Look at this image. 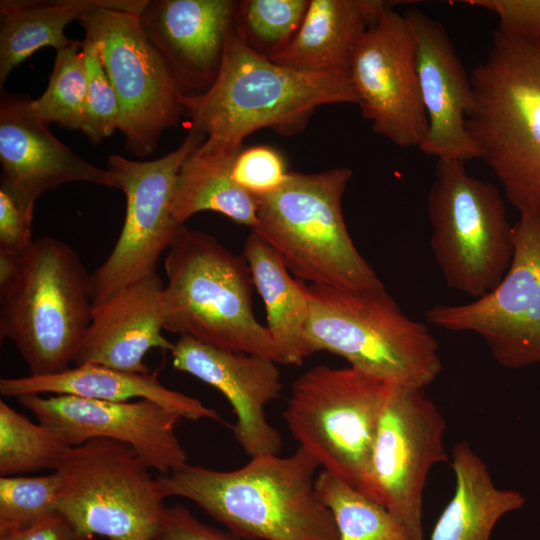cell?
I'll return each mask as SVG.
<instances>
[{
    "instance_id": "1",
    "label": "cell",
    "mask_w": 540,
    "mask_h": 540,
    "mask_svg": "<svg viewBox=\"0 0 540 540\" xmlns=\"http://www.w3.org/2000/svg\"><path fill=\"white\" fill-rule=\"evenodd\" d=\"M318 462L303 448L281 457L251 458L219 471L189 465L156 477L163 497L199 506L248 540H338L330 510L315 489Z\"/></svg>"
},
{
    "instance_id": "2",
    "label": "cell",
    "mask_w": 540,
    "mask_h": 540,
    "mask_svg": "<svg viewBox=\"0 0 540 540\" xmlns=\"http://www.w3.org/2000/svg\"><path fill=\"white\" fill-rule=\"evenodd\" d=\"M182 103L192 127L206 137L201 151L235 155L243 139L259 129L300 131L317 107L357 104V96L350 75L278 65L249 47L233 24L215 83L204 95Z\"/></svg>"
},
{
    "instance_id": "3",
    "label": "cell",
    "mask_w": 540,
    "mask_h": 540,
    "mask_svg": "<svg viewBox=\"0 0 540 540\" xmlns=\"http://www.w3.org/2000/svg\"><path fill=\"white\" fill-rule=\"evenodd\" d=\"M92 313L91 275L69 244L47 236L18 256L0 255V337L29 375L70 368Z\"/></svg>"
},
{
    "instance_id": "4",
    "label": "cell",
    "mask_w": 540,
    "mask_h": 540,
    "mask_svg": "<svg viewBox=\"0 0 540 540\" xmlns=\"http://www.w3.org/2000/svg\"><path fill=\"white\" fill-rule=\"evenodd\" d=\"M470 79L466 125L480 158L520 213L540 211V42L497 30Z\"/></svg>"
},
{
    "instance_id": "5",
    "label": "cell",
    "mask_w": 540,
    "mask_h": 540,
    "mask_svg": "<svg viewBox=\"0 0 540 540\" xmlns=\"http://www.w3.org/2000/svg\"><path fill=\"white\" fill-rule=\"evenodd\" d=\"M164 266V330L281 363L268 329L254 314L253 283L243 255L210 234L181 225Z\"/></svg>"
},
{
    "instance_id": "6",
    "label": "cell",
    "mask_w": 540,
    "mask_h": 540,
    "mask_svg": "<svg viewBox=\"0 0 540 540\" xmlns=\"http://www.w3.org/2000/svg\"><path fill=\"white\" fill-rule=\"evenodd\" d=\"M352 176L346 167L289 172L276 191L255 197L258 223L252 231L300 281L356 293L386 291L345 224L342 197Z\"/></svg>"
},
{
    "instance_id": "7",
    "label": "cell",
    "mask_w": 540,
    "mask_h": 540,
    "mask_svg": "<svg viewBox=\"0 0 540 540\" xmlns=\"http://www.w3.org/2000/svg\"><path fill=\"white\" fill-rule=\"evenodd\" d=\"M306 339L312 354L328 351L351 367L392 384L425 389L442 371L437 340L409 318L387 290L356 293L307 285Z\"/></svg>"
},
{
    "instance_id": "8",
    "label": "cell",
    "mask_w": 540,
    "mask_h": 540,
    "mask_svg": "<svg viewBox=\"0 0 540 540\" xmlns=\"http://www.w3.org/2000/svg\"><path fill=\"white\" fill-rule=\"evenodd\" d=\"M427 210L430 247L446 286L472 300L492 291L514 254L500 190L471 176L464 162L437 159Z\"/></svg>"
},
{
    "instance_id": "9",
    "label": "cell",
    "mask_w": 540,
    "mask_h": 540,
    "mask_svg": "<svg viewBox=\"0 0 540 540\" xmlns=\"http://www.w3.org/2000/svg\"><path fill=\"white\" fill-rule=\"evenodd\" d=\"M396 386L351 366L318 365L293 382L283 417L299 447L359 491Z\"/></svg>"
},
{
    "instance_id": "10",
    "label": "cell",
    "mask_w": 540,
    "mask_h": 540,
    "mask_svg": "<svg viewBox=\"0 0 540 540\" xmlns=\"http://www.w3.org/2000/svg\"><path fill=\"white\" fill-rule=\"evenodd\" d=\"M129 445L95 438L71 446L57 466V511L79 539L151 540L166 509L156 478Z\"/></svg>"
},
{
    "instance_id": "11",
    "label": "cell",
    "mask_w": 540,
    "mask_h": 540,
    "mask_svg": "<svg viewBox=\"0 0 540 540\" xmlns=\"http://www.w3.org/2000/svg\"><path fill=\"white\" fill-rule=\"evenodd\" d=\"M191 128L182 143L150 161L112 154L107 170L116 178L126 199L120 235L106 260L91 274L93 307L120 289L156 272L179 227L172 217V199L179 170L188 156L205 141Z\"/></svg>"
},
{
    "instance_id": "12",
    "label": "cell",
    "mask_w": 540,
    "mask_h": 540,
    "mask_svg": "<svg viewBox=\"0 0 540 540\" xmlns=\"http://www.w3.org/2000/svg\"><path fill=\"white\" fill-rule=\"evenodd\" d=\"M78 21L85 35L98 44L118 99V130L127 150L139 157L152 154L162 133L178 122L184 106L139 15L100 7L87 11Z\"/></svg>"
},
{
    "instance_id": "13",
    "label": "cell",
    "mask_w": 540,
    "mask_h": 540,
    "mask_svg": "<svg viewBox=\"0 0 540 540\" xmlns=\"http://www.w3.org/2000/svg\"><path fill=\"white\" fill-rule=\"evenodd\" d=\"M513 237L511 264L492 291L467 303L432 306L425 318L479 335L498 364L518 369L540 364V211L520 213Z\"/></svg>"
},
{
    "instance_id": "14",
    "label": "cell",
    "mask_w": 540,
    "mask_h": 540,
    "mask_svg": "<svg viewBox=\"0 0 540 540\" xmlns=\"http://www.w3.org/2000/svg\"><path fill=\"white\" fill-rule=\"evenodd\" d=\"M446 422L424 389L396 386L381 414L368 469L359 490L424 540L423 492L430 470L449 462Z\"/></svg>"
},
{
    "instance_id": "15",
    "label": "cell",
    "mask_w": 540,
    "mask_h": 540,
    "mask_svg": "<svg viewBox=\"0 0 540 540\" xmlns=\"http://www.w3.org/2000/svg\"><path fill=\"white\" fill-rule=\"evenodd\" d=\"M350 79L372 130L401 148L421 145L428 131L416 68V42L404 14L386 8L362 37Z\"/></svg>"
},
{
    "instance_id": "16",
    "label": "cell",
    "mask_w": 540,
    "mask_h": 540,
    "mask_svg": "<svg viewBox=\"0 0 540 540\" xmlns=\"http://www.w3.org/2000/svg\"><path fill=\"white\" fill-rule=\"evenodd\" d=\"M16 400L70 446L95 438L116 440L131 446L161 475L187 464V453L176 434L181 417L151 400L111 402L36 394Z\"/></svg>"
},
{
    "instance_id": "17",
    "label": "cell",
    "mask_w": 540,
    "mask_h": 540,
    "mask_svg": "<svg viewBox=\"0 0 540 540\" xmlns=\"http://www.w3.org/2000/svg\"><path fill=\"white\" fill-rule=\"evenodd\" d=\"M29 96L1 89L0 186L30 213L47 191L71 182L118 188L115 176L94 166L60 142L34 111Z\"/></svg>"
},
{
    "instance_id": "18",
    "label": "cell",
    "mask_w": 540,
    "mask_h": 540,
    "mask_svg": "<svg viewBox=\"0 0 540 540\" xmlns=\"http://www.w3.org/2000/svg\"><path fill=\"white\" fill-rule=\"evenodd\" d=\"M174 369L220 391L236 417L237 443L251 458L279 455L282 438L266 418V405L282 390L277 362L258 355L219 349L180 336L171 351Z\"/></svg>"
},
{
    "instance_id": "19",
    "label": "cell",
    "mask_w": 540,
    "mask_h": 540,
    "mask_svg": "<svg viewBox=\"0 0 540 540\" xmlns=\"http://www.w3.org/2000/svg\"><path fill=\"white\" fill-rule=\"evenodd\" d=\"M238 5L234 0L147 1L140 23L182 99L202 96L215 83Z\"/></svg>"
},
{
    "instance_id": "20",
    "label": "cell",
    "mask_w": 540,
    "mask_h": 540,
    "mask_svg": "<svg viewBox=\"0 0 540 540\" xmlns=\"http://www.w3.org/2000/svg\"><path fill=\"white\" fill-rule=\"evenodd\" d=\"M416 42V68L428 131L419 149L437 159L465 162L480 158L466 125L473 90L443 25L418 9L403 13Z\"/></svg>"
},
{
    "instance_id": "21",
    "label": "cell",
    "mask_w": 540,
    "mask_h": 540,
    "mask_svg": "<svg viewBox=\"0 0 540 540\" xmlns=\"http://www.w3.org/2000/svg\"><path fill=\"white\" fill-rule=\"evenodd\" d=\"M164 284L157 273L142 278L93 307L74 365L95 364L147 373L144 357L154 348L172 351L163 335Z\"/></svg>"
},
{
    "instance_id": "22",
    "label": "cell",
    "mask_w": 540,
    "mask_h": 540,
    "mask_svg": "<svg viewBox=\"0 0 540 540\" xmlns=\"http://www.w3.org/2000/svg\"><path fill=\"white\" fill-rule=\"evenodd\" d=\"M391 5L382 0H310L291 41L269 59L300 72L349 75L362 37Z\"/></svg>"
},
{
    "instance_id": "23",
    "label": "cell",
    "mask_w": 540,
    "mask_h": 540,
    "mask_svg": "<svg viewBox=\"0 0 540 540\" xmlns=\"http://www.w3.org/2000/svg\"><path fill=\"white\" fill-rule=\"evenodd\" d=\"M0 393L15 398L50 393L111 402L147 399L181 418L221 420L197 398L165 387L156 372L134 373L95 364L76 365L47 376L1 378Z\"/></svg>"
},
{
    "instance_id": "24",
    "label": "cell",
    "mask_w": 540,
    "mask_h": 540,
    "mask_svg": "<svg viewBox=\"0 0 540 540\" xmlns=\"http://www.w3.org/2000/svg\"><path fill=\"white\" fill-rule=\"evenodd\" d=\"M148 0H1L0 87L7 77L36 51L53 47L56 52L75 40L64 29L87 11L110 8L140 15Z\"/></svg>"
},
{
    "instance_id": "25",
    "label": "cell",
    "mask_w": 540,
    "mask_h": 540,
    "mask_svg": "<svg viewBox=\"0 0 540 540\" xmlns=\"http://www.w3.org/2000/svg\"><path fill=\"white\" fill-rule=\"evenodd\" d=\"M252 283L266 311L281 364L300 365L311 356L306 339L310 300L307 284L292 278L278 253L254 231L243 247Z\"/></svg>"
},
{
    "instance_id": "26",
    "label": "cell",
    "mask_w": 540,
    "mask_h": 540,
    "mask_svg": "<svg viewBox=\"0 0 540 540\" xmlns=\"http://www.w3.org/2000/svg\"><path fill=\"white\" fill-rule=\"evenodd\" d=\"M451 465L455 490L434 525L431 540H490L499 519L523 507L525 497L498 488L487 465L465 441L453 447Z\"/></svg>"
},
{
    "instance_id": "27",
    "label": "cell",
    "mask_w": 540,
    "mask_h": 540,
    "mask_svg": "<svg viewBox=\"0 0 540 540\" xmlns=\"http://www.w3.org/2000/svg\"><path fill=\"white\" fill-rule=\"evenodd\" d=\"M235 155L210 154L196 149L177 175L172 217L179 225L202 211L220 213L251 229L258 223V203L232 178Z\"/></svg>"
},
{
    "instance_id": "28",
    "label": "cell",
    "mask_w": 540,
    "mask_h": 540,
    "mask_svg": "<svg viewBox=\"0 0 540 540\" xmlns=\"http://www.w3.org/2000/svg\"><path fill=\"white\" fill-rule=\"evenodd\" d=\"M315 489L333 516L338 540H414L384 506L331 473L319 472Z\"/></svg>"
},
{
    "instance_id": "29",
    "label": "cell",
    "mask_w": 540,
    "mask_h": 540,
    "mask_svg": "<svg viewBox=\"0 0 540 540\" xmlns=\"http://www.w3.org/2000/svg\"><path fill=\"white\" fill-rule=\"evenodd\" d=\"M70 447L54 429L0 400V477L55 471Z\"/></svg>"
},
{
    "instance_id": "30",
    "label": "cell",
    "mask_w": 540,
    "mask_h": 540,
    "mask_svg": "<svg viewBox=\"0 0 540 540\" xmlns=\"http://www.w3.org/2000/svg\"><path fill=\"white\" fill-rule=\"evenodd\" d=\"M87 91L82 42L74 41L56 54L43 94L32 100L35 113L47 123L81 130Z\"/></svg>"
},
{
    "instance_id": "31",
    "label": "cell",
    "mask_w": 540,
    "mask_h": 540,
    "mask_svg": "<svg viewBox=\"0 0 540 540\" xmlns=\"http://www.w3.org/2000/svg\"><path fill=\"white\" fill-rule=\"evenodd\" d=\"M309 2L239 1L234 25L249 47L269 58L291 41L302 23Z\"/></svg>"
},
{
    "instance_id": "32",
    "label": "cell",
    "mask_w": 540,
    "mask_h": 540,
    "mask_svg": "<svg viewBox=\"0 0 540 540\" xmlns=\"http://www.w3.org/2000/svg\"><path fill=\"white\" fill-rule=\"evenodd\" d=\"M55 471L39 476L0 477V532L29 526L57 511Z\"/></svg>"
},
{
    "instance_id": "33",
    "label": "cell",
    "mask_w": 540,
    "mask_h": 540,
    "mask_svg": "<svg viewBox=\"0 0 540 540\" xmlns=\"http://www.w3.org/2000/svg\"><path fill=\"white\" fill-rule=\"evenodd\" d=\"M82 51L87 91L81 130L93 144H98L119 129V104L97 42L85 35Z\"/></svg>"
},
{
    "instance_id": "34",
    "label": "cell",
    "mask_w": 540,
    "mask_h": 540,
    "mask_svg": "<svg viewBox=\"0 0 540 540\" xmlns=\"http://www.w3.org/2000/svg\"><path fill=\"white\" fill-rule=\"evenodd\" d=\"M233 180L253 197L276 191L289 172L282 155L272 147L259 145L241 149L234 158Z\"/></svg>"
},
{
    "instance_id": "35",
    "label": "cell",
    "mask_w": 540,
    "mask_h": 540,
    "mask_svg": "<svg viewBox=\"0 0 540 540\" xmlns=\"http://www.w3.org/2000/svg\"><path fill=\"white\" fill-rule=\"evenodd\" d=\"M472 6L495 13L498 31L511 38L540 42V0H470Z\"/></svg>"
},
{
    "instance_id": "36",
    "label": "cell",
    "mask_w": 540,
    "mask_h": 540,
    "mask_svg": "<svg viewBox=\"0 0 540 540\" xmlns=\"http://www.w3.org/2000/svg\"><path fill=\"white\" fill-rule=\"evenodd\" d=\"M28 212L15 197L0 186V255L14 257L24 253L33 243Z\"/></svg>"
},
{
    "instance_id": "37",
    "label": "cell",
    "mask_w": 540,
    "mask_h": 540,
    "mask_svg": "<svg viewBox=\"0 0 540 540\" xmlns=\"http://www.w3.org/2000/svg\"><path fill=\"white\" fill-rule=\"evenodd\" d=\"M151 540H244L199 521L186 507L167 506Z\"/></svg>"
},
{
    "instance_id": "38",
    "label": "cell",
    "mask_w": 540,
    "mask_h": 540,
    "mask_svg": "<svg viewBox=\"0 0 540 540\" xmlns=\"http://www.w3.org/2000/svg\"><path fill=\"white\" fill-rule=\"evenodd\" d=\"M69 521L58 511L19 529L0 532V540H78Z\"/></svg>"
},
{
    "instance_id": "39",
    "label": "cell",
    "mask_w": 540,
    "mask_h": 540,
    "mask_svg": "<svg viewBox=\"0 0 540 540\" xmlns=\"http://www.w3.org/2000/svg\"><path fill=\"white\" fill-rule=\"evenodd\" d=\"M78 540H92V539H78Z\"/></svg>"
}]
</instances>
